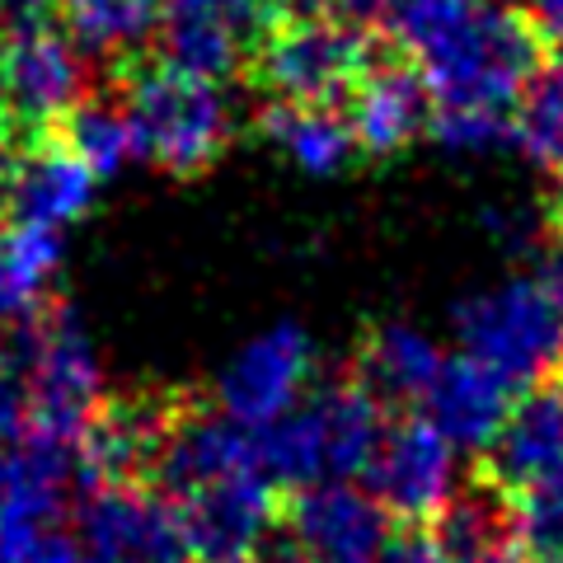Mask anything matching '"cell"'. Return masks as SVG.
<instances>
[{
  "label": "cell",
  "instance_id": "5b68a950",
  "mask_svg": "<svg viewBox=\"0 0 563 563\" xmlns=\"http://www.w3.org/2000/svg\"><path fill=\"white\" fill-rule=\"evenodd\" d=\"M5 372L24 395L29 432L80 442L103 409L99 352L66 306L43 301L33 314H24L5 352Z\"/></svg>",
  "mask_w": 563,
  "mask_h": 563
},
{
  "label": "cell",
  "instance_id": "d6a6232c",
  "mask_svg": "<svg viewBox=\"0 0 563 563\" xmlns=\"http://www.w3.org/2000/svg\"><path fill=\"white\" fill-rule=\"evenodd\" d=\"M526 14H531V20L544 29V38H563V0H531V10H526Z\"/></svg>",
  "mask_w": 563,
  "mask_h": 563
},
{
  "label": "cell",
  "instance_id": "9a60e30c",
  "mask_svg": "<svg viewBox=\"0 0 563 563\" xmlns=\"http://www.w3.org/2000/svg\"><path fill=\"white\" fill-rule=\"evenodd\" d=\"M428 118H432V95L422 85L418 66L399 47L376 52V62L366 66L357 90L347 95V122L352 136H357V151L372 155V161L399 155L428 128Z\"/></svg>",
  "mask_w": 563,
  "mask_h": 563
},
{
  "label": "cell",
  "instance_id": "4316f807",
  "mask_svg": "<svg viewBox=\"0 0 563 563\" xmlns=\"http://www.w3.org/2000/svg\"><path fill=\"white\" fill-rule=\"evenodd\" d=\"M428 132L437 136V146L455 155H488L517 146L512 109H432Z\"/></svg>",
  "mask_w": 563,
  "mask_h": 563
},
{
  "label": "cell",
  "instance_id": "f546056e",
  "mask_svg": "<svg viewBox=\"0 0 563 563\" xmlns=\"http://www.w3.org/2000/svg\"><path fill=\"white\" fill-rule=\"evenodd\" d=\"M62 20V0H0V24L5 29H33Z\"/></svg>",
  "mask_w": 563,
  "mask_h": 563
},
{
  "label": "cell",
  "instance_id": "cb8c5ba5",
  "mask_svg": "<svg viewBox=\"0 0 563 563\" xmlns=\"http://www.w3.org/2000/svg\"><path fill=\"white\" fill-rule=\"evenodd\" d=\"M52 136H62L66 146L99 174V179L118 174L136 155V141H132V128H128L122 103H103V99H90V95H85L76 109L66 113V122Z\"/></svg>",
  "mask_w": 563,
  "mask_h": 563
},
{
  "label": "cell",
  "instance_id": "d6986e66",
  "mask_svg": "<svg viewBox=\"0 0 563 563\" xmlns=\"http://www.w3.org/2000/svg\"><path fill=\"white\" fill-rule=\"evenodd\" d=\"M244 47H250V33L235 20L198 5V0H169L161 24V57H169L174 66L217 85L244 70Z\"/></svg>",
  "mask_w": 563,
  "mask_h": 563
},
{
  "label": "cell",
  "instance_id": "ba28073f",
  "mask_svg": "<svg viewBox=\"0 0 563 563\" xmlns=\"http://www.w3.org/2000/svg\"><path fill=\"white\" fill-rule=\"evenodd\" d=\"M80 99L85 66L62 33H52L47 24H0V113L24 132V141L52 136Z\"/></svg>",
  "mask_w": 563,
  "mask_h": 563
},
{
  "label": "cell",
  "instance_id": "44dd1931",
  "mask_svg": "<svg viewBox=\"0 0 563 563\" xmlns=\"http://www.w3.org/2000/svg\"><path fill=\"white\" fill-rule=\"evenodd\" d=\"M428 526L451 563H479L484 554L512 544V498L498 484H488L484 474H474V484L455 493Z\"/></svg>",
  "mask_w": 563,
  "mask_h": 563
},
{
  "label": "cell",
  "instance_id": "e575fe53",
  "mask_svg": "<svg viewBox=\"0 0 563 563\" xmlns=\"http://www.w3.org/2000/svg\"><path fill=\"white\" fill-rule=\"evenodd\" d=\"M479 563H536L526 550H517V544H503V550H493V554H484Z\"/></svg>",
  "mask_w": 563,
  "mask_h": 563
},
{
  "label": "cell",
  "instance_id": "8992f818",
  "mask_svg": "<svg viewBox=\"0 0 563 563\" xmlns=\"http://www.w3.org/2000/svg\"><path fill=\"white\" fill-rule=\"evenodd\" d=\"M451 324L470 357L488 362L512 385H540L563 372V314L544 296L540 277H507L465 296Z\"/></svg>",
  "mask_w": 563,
  "mask_h": 563
},
{
  "label": "cell",
  "instance_id": "ffe728a7",
  "mask_svg": "<svg viewBox=\"0 0 563 563\" xmlns=\"http://www.w3.org/2000/svg\"><path fill=\"white\" fill-rule=\"evenodd\" d=\"M263 136L277 151H287L296 165L310 174H339L357 161V136L339 109H306V103H263L258 118Z\"/></svg>",
  "mask_w": 563,
  "mask_h": 563
},
{
  "label": "cell",
  "instance_id": "d590c367",
  "mask_svg": "<svg viewBox=\"0 0 563 563\" xmlns=\"http://www.w3.org/2000/svg\"><path fill=\"white\" fill-rule=\"evenodd\" d=\"M550 47H554V62H563V38H554Z\"/></svg>",
  "mask_w": 563,
  "mask_h": 563
},
{
  "label": "cell",
  "instance_id": "277c9868",
  "mask_svg": "<svg viewBox=\"0 0 563 563\" xmlns=\"http://www.w3.org/2000/svg\"><path fill=\"white\" fill-rule=\"evenodd\" d=\"M376 62V38L339 14H258L244 47V80L263 103H306L333 109L347 103Z\"/></svg>",
  "mask_w": 563,
  "mask_h": 563
},
{
  "label": "cell",
  "instance_id": "d4e9b609",
  "mask_svg": "<svg viewBox=\"0 0 563 563\" xmlns=\"http://www.w3.org/2000/svg\"><path fill=\"white\" fill-rule=\"evenodd\" d=\"M512 128L517 146L536 165L559 169L563 165V62H544L536 80L512 103Z\"/></svg>",
  "mask_w": 563,
  "mask_h": 563
},
{
  "label": "cell",
  "instance_id": "83f0119b",
  "mask_svg": "<svg viewBox=\"0 0 563 563\" xmlns=\"http://www.w3.org/2000/svg\"><path fill=\"white\" fill-rule=\"evenodd\" d=\"M376 563H451V559L428 521H409V526H399V531H390Z\"/></svg>",
  "mask_w": 563,
  "mask_h": 563
},
{
  "label": "cell",
  "instance_id": "52a82bcc",
  "mask_svg": "<svg viewBox=\"0 0 563 563\" xmlns=\"http://www.w3.org/2000/svg\"><path fill=\"white\" fill-rule=\"evenodd\" d=\"M169 507L188 563H254L282 521L277 484L268 479V470H240L231 479L184 493Z\"/></svg>",
  "mask_w": 563,
  "mask_h": 563
},
{
  "label": "cell",
  "instance_id": "603a6c76",
  "mask_svg": "<svg viewBox=\"0 0 563 563\" xmlns=\"http://www.w3.org/2000/svg\"><path fill=\"white\" fill-rule=\"evenodd\" d=\"M62 263V235L47 225L10 221L0 231V320H24L47 301V282Z\"/></svg>",
  "mask_w": 563,
  "mask_h": 563
},
{
  "label": "cell",
  "instance_id": "1f68e13d",
  "mask_svg": "<svg viewBox=\"0 0 563 563\" xmlns=\"http://www.w3.org/2000/svg\"><path fill=\"white\" fill-rule=\"evenodd\" d=\"M540 287H544V296L554 301V310L563 314V244H554L550 254H544V263H540Z\"/></svg>",
  "mask_w": 563,
  "mask_h": 563
},
{
  "label": "cell",
  "instance_id": "30bf717a",
  "mask_svg": "<svg viewBox=\"0 0 563 563\" xmlns=\"http://www.w3.org/2000/svg\"><path fill=\"white\" fill-rule=\"evenodd\" d=\"M277 536L301 563H376L390 540V512L352 484H310L282 507Z\"/></svg>",
  "mask_w": 563,
  "mask_h": 563
},
{
  "label": "cell",
  "instance_id": "7a4b0ae2",
  "mask_svg": "<svg viewBox=\"0 0 563 563\" xmlns=\"http://www.w3.org/2000/svg\"><path fill=\"white\" fill-rule=\"evenodd\" d=\"M118 90L136 155L174 179H202L217 169L231 141V109L217 85L161 52H132L118 62Z\"/></svg>",
  "mask_w": 563,
  "mask_h": 563
},
{
  "label": "cell",
  "instance_id": "7402d4cb",
  "mask_svg": "<svg viewBox=\"0 0 563 563\" xmlns=\"http://www.w3.org/2000/svg\"><path fill=\"white\" fill-rule=\"evenodd\" d=\"M169 0H62V24L85 52H109L113 62L146 52L165 24Z\"/></svg>",
  "mask_w": 563,
  "mask_h": 563
},
{
  "label": "cell",
  "instance_id": "4dcf8cb0",
  "mask_svg": "<svg viewBox=\"0 0 563 563\" xmlns=\"http://www.w3.org/2000/svg\"><path fill=\"white\" fill-rule=\"evenodd\" d=\"M24 132L14 128V122L0 113V207L10 198V184H14V169H20V155H24Z\"/></svg>",
  "mask_w": 563,
  "mask_h": 563
},
{
  "label": "cell",
  "instance_id": "2e32d148",
  "mask_svg": "<svg viewBox=\"0 0 563 563\" xmlns=\"http://www.w3.org/2000/svg\"><path fill=\"white\" fill-rule=\"evenodd\" d=\"M512 390L517 385L503 372H493L488 362L470 357H446L428 390V418L437 422V432L446 437L455 451H488V442L503 432L507 413H512Z\"/></svg>",
  "mask_w": 563,
  "mask_h": 563
},
{
  "label": "cell",
  "instance_id": "484cf974",
  "mask_svg": "<svg viewBox=\"0 0 563 563\" xmlns=\"http://www.w3.org/2000/svg\"><path fill=\"white\" fill-rule=\"evenodd\" d=\"M512 544L536 563H563V479L512 493Z\"/></svg>",
  "mask_w": 563,
  "mask_h": 563
},
{
  "label": "cell",
  "instance_id": "8d00e7d4",
  "mask_svg": "<svg viewBox=\"0 0 563 563\" xmlns=\"http://www.w3.org/2000/svg\"><path fill=\"white\" fill-rule=\"evenodd\" d=\"M0 324H5V320H0Z\"/></svg>",
  "mask_w": 563,
  "mask_h": 563
},
{
  "label": "cell",
  "instance_id": "e0dca14e",
  "mask_svg": "<svg viewBox=\"0 0 563 563\" xmlns=\"http://www.w3.org/2000/svg\"><path fill=\"white\" fill-rule=\"evenodd\" d=\"M95 179L99 174L85 165L62 136H38V141H29L20 155L5 211H10V221L62 231V225L80 221L85 211H90Z\"/></svg>",
  "mask_w": 563,
  "mask_h": 563
},
{
  "label": "cell",
  "instance_id": "4fadbf2b",
  "mask_svg": "<svg viewBox=\"0 0 563 563\" xmlns=\"http://www.w3.org/2000/svg\"><path fill=\"white\" fill-rule=\"evenodd\" d=\"M80 540L99 563H188L174 507L141 484H95L80 507Z\"/></svg>",
  "mask_w": 563,
  "mask_h": 563
},
{
  "label": "cell",
  "instance_id": "9c48e42d",
  "mask_svg": "<svg viewBox=\"0 0 563 563\" xmlns=\"http://www.w3.org/2000/svg\"><path fill=\"white\" fill-rule=\"evenodd\" d=\"M314 347L301 324H273L250 339L217 380V409L250 432H263L306 399Z\"/></svg>",
  "mask_w": 563,
  "mask_h": 563
},
{
  "label": "cell",
  "instance_id": "5bb4252c",
  "mask_svg": "<svg viewBox=\"0 0 563 563\" xmlns=\"http://www.w3.org/2000/svg\"><path fill=\"white\" fill-rule=\"evenodd\" d=\"M479 474L507 498L563 479V380L531 385L507 413L503 432L479 455Z\"/></svg>",
  "mask_w": 563,
  "mask_h": 563
},
{
  "label": "cell",
  "instance_id": "8fae6325",
  "mask_svg": "<svg viewBox=\"0 0 563 563\" xmlns=\"http://www.w3.org/2000/svg\"><path fill=\"white\" fill-rule=\"evenodd\" d=\"M372 498L404 521H432L455 498V446L437 432L432 418H399L385 428L366 465Z\"/></svg>",
  "mask_w": 563,
  "mask_h": 563
},
{
  "label": "cell",
  "instance_id": "836d02e7",
  "mask_svg": "<svg viewBox=\"0 0 563 563\" xmlns=\"http://www.w3.org/2000/svg\"><path fill=\"white\" fill-rule=\"evenodd\" d=\"M550 231L563 240V165H559V184H554V202H550Z\"/></svg>",
  "mask_w": 563,
  "mask_h": 563
},
{
  "label": "cell",
  "instance_id": "ac0fdd59",
  "mask_svg": "<svg viewBox=\"0 0 563 563\" xmlns=\"http://www.w3.org/2000/svg\"><path fill=\"white\" fill-rule=\"evenodd\" d=\"M442 362L446 357L437 352V343L422 329L380 324L362 339L352 376H357L380 404H413V399H428Z\"/></svg>",
  "mask_w": 563,
  "mask_h": 563
},
{
  "label": "cell",
  "instance_id": "f1b7e54d",
  "mask_svg": "<svg viewBox=\"0 0 563 563\" xmlns=\"http://www.w3.org/2000/svg\"><path fill=\"white\" fill-rule=\"evenodd\" d=\"M29 563H99V559H95L90 544L80 540V531L66 536V531H57V526H52V531L38 540V550L29 554Z\"/></svg>",
  "mask_w": 563,
  "mask_h": 563
},
{
  "label": "cell",
  "instance_id": "7c38bea8",
  "mask_svg": "<svg viewBox=\"0 0 563 563\" xmlns=\"http://www.w3.org/2000/svg\"><path fill=\"white\" fill-rule=\"evenodd\" d=\"M240 470H263L258 461V437L250 428L231 422L221 409H202L192 395H184L179 413H174L165 446L151 465V484L161 498H184V493L231 479Z\"/></svg>",
  "mask_w": 563,
  "mask_h": 563
},
{
  "label": "cell",
  "instance_id": "3957f363",
  "mask_svg": "<svg viewBox=\"0 0 563 563\" xmlns=\"http://www.w3.org/2000/svg\"><path fill=\"white\" fill-rule=\"evenodd\" d=\"M385 404L357 376H339L306 390V399L268 422L258 437V461L273 484H347L366 474L385 437Z\"/></svg>",
  "mask_w": 563,
  "mask_h": 563
},
{
  "label": "cell",
  "instance_id": "6da1fadb",
  "mask_svg": "<svg viewBox=\"0 0 563 563\" xmlns=\"http://www.w3.org/2000/svg\"><path fill=\"white\" fill-rule=\"evenodd\" d=\"M390 47L418 66L437 109H512L550 62L531 14L479 0H413Z\"/></svg>",
  "mask_w": 563,
  "mask_h": 563
}]
</instances>
